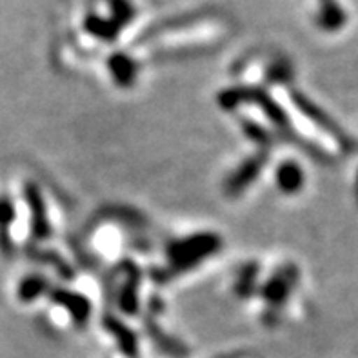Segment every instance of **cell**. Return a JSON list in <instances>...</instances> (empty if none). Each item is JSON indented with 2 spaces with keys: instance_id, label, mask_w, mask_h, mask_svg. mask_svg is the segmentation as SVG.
<instances>
[{
  "instance_id": "6da1fadb",
  "label": "cell",
  "mask_w": 358,
  "mask_h": 358,
  "mask_svg": "<svg viewBox=\"0 0 358 358\" xmlns=\"http://www.w3.org/2000/svg\"><path fill=\"white\" fill-rule=\"evenodd\" d=\"M15 217L13 206L8 200H0V226H8Z\"/></svg>"
}]
</instances>
